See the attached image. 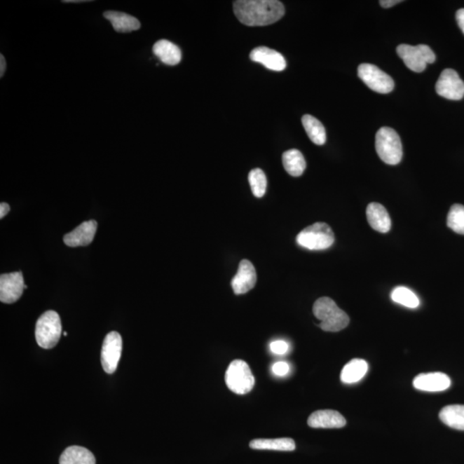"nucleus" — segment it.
Here are the masks:
<instances>
[{
  "instance_id": "obj_29",
  "label": "nucleus",
  "mask_w": 464,
  "mask_h": 464,
  "mask_svg": "<svg viewBox=\"0 0 464 464\" xmlns=\"http://www.w3.org/2000/svg\"><path fill=\"white\" fill-rule=\"evenodd\" d=\"M270 350L276 355H284L288 352L289 345L287 341L278 340L270 344Z\"/></svg>"
},
{
  "instance_id": "obj_28",
  "label": "nucleus",
  "mask_w": 464,
  "mask_h": 464,
  "mask_svg": "<svg viewBox=\"0 0 464 464\" xmlns=\"http://www.w3.org/2000/svg\"><path fill=\"white\" fill-rule=\"evenodd\" d=\"M249 182L253 195L257 198H261L267 190V177L261 169H254L249 174Z\"/></svg>"
},
{
  "instance_id": "obj_2",
  "label": "nucleus",
  "mask_w": 464,
  "mask_h": 464,
  "mask_svg": "<svg viewBox=\"0 0 464 464\" xmlns=\"http://www.w3.org/2000/svg\"><path fill=\"white\" fill-rule=\"evenodd\" d=\"M313 313L320 321L319 327L326 332H339L349 325L348 314L340 309L333 299L327 296H323L315 302Z\"/></svg>"
},
{
  "instance_id": "obj_22",
  "label": "nucleus",
  "mask_w": 464,
  "mask_h": 464,
  "mask_svg": "<svg viewBox=\"0 0 464 464\" xmlns=\"http://www.w3.org/2000/svg\"><path fill=\"white\" fill-rule=\"evenodd\" d=\"M367 371L368 364L366 360H352L342 369L341 374V382L347 384L359 382L367 374Z\"/></svg>"
},
{
  "instance_id": "obj_31",
  "label": "nucleus",
  "mask_w": 464,
  "mask_h": 464,
  "mask_svg": "<svg viewBox=\"0 0 464 464\" xmlns=\"http://www.w3.org/2000/svg\"><path fill=\"white\" fill-rule=\"evenodd\" d=\"M456 22L459 28L461 29L463 33L464 34V9H460L456 11Z\"/></svg>"
},
{
  "instance_id": "obj_34",
  "label": "nucleus",
  "mask_w": 464,
  "mask_h": 464,
  "mask_svg": "<svg viewBox=\"0 0 464 464\" xmlns=\"http://www.w3.org/2000/svg\"><path fill=\"white\" fill-rule=\"evenodd\" d=\"M6 70V62L5 57L3 55H0V77H3Z\"/></svg>"
},
{
  "instance_id": "obj_11",
  "label": "nucleus",
  "mask_w": 464,
  "mask_h": 464,
  "mask_svg": "<svg viewBox=\"0 0 464 464\" xmlns=\"http://www.w3.org/2000/svg\"><path fill=\"white\" fill-rule=\"evenodd\" d=\"M25 280L21 272L5 273L0 276V301L13 303L21 298L25 290Z\"/></svg>"
},
{
  "instance_id": "obj_18",
  "label": "nucleus",
  "mask_w": 464,
  "mask_h": 464,
  "mask_svg": "<svg viewBox=\"0 0 464 464\" xmlns=\"http://www.w3.org/2000/svg\"><path fill=\"white\" fill-rule=\"evenodd\" d=\"M153 54L157 56L163 64L168 66H176L182 60L181 49L176 44L170 41L161 40L153 46Z\"/></svg>"
},
{
  "instance_id": "obj_25",
  "label": "nucleus",
  "mask_w": 464,
  "mask_h": 464,
  "mask_svg": "<svg viewBox=\"0 0 464 464\" xmlns=\"http://www.w3.org/2000/svg\"><path fill=\"white\" fill-rule=\"evenodd\" d=\"M302 123L311 142L318 146H322L325 144L326 131L320 121L313 116L306 115L302 118Z\"/></svg>"
},
{
  "instance_id": "obj_13",
  "label": "nucleus",
  "mask_w": 464,
  "mask_h": 464,
  "mask_svg": "<svg viewBox=\"0 0 464 464\" xmlns=\"http://www.w3.org/2000/svg\"><path fill=\"white\" fill-rule=\"evenodd\" d=\"M451 379L442 372H432L422 374L414 379V387L416 390L427 391V393H439L451 386Z\"/></svg>"
},
{
  "instance_id": "obj_4",
  "label": "nucleus",
  "mask_w": 464,
  "mask_h": 464,
  "mask_svg": "<svg viewBox=\"0 0 464 464\" xmlns=\"http://www.w3.org/2000/svg\"><path fill=\"white\" fill-rule=\"evenodd\" d=\"M299 245L310 250H323L330 248L334 243V234L329 224L315 223L299 232L296 236Z\"/></svg>"
},
{
  "instance_id": "obj_20",
  "label": "nucleus",
  "mask_w": 464,
  "mask_h": 464,
  "mask_svg": "<svg viewBox=\"0 0 464 464\" xmlns=\"http://www.w3.org/2000/svg\"><path fill=\"white\" fill-rule=\"evenodd\" d=\"M60 464H96V458L88 449L74 446L63 451Z\"/></svg>"
},
{
  "instance_id": "obj_8",
  "label": "nucleus",
  "mask_w": 464,
  "mask_h": 464,
  "mask_svg": "<svg viewBox=\"0 0 464 464\" xmlns=\"http://www.w3.org/2000/svg\"><path fill=\"white\" fill-rule=\"evenodd\" d=\"M357 75L371 90L376 93L387 94L393 90L395 83L390 76L371 64H361L357 68Z\"/></svg>"
},
{
  "instance_id": "obj_24",
  "label": "nucleus",
  "mask_w": 464,
  "mask_h": 464,
  "mask_svg": "<svg viewBox=\"0 0 464 464\" xmlns=\"http://www.w3.org/2000/svg\"><path fill=\"white\" fill-rule=\"evenodd\" d=\"M282 162L285 170L292 177L302 176L306 168V161L299 150L292 149L284 152Z\"/></svg>"
},
{
  "instance_id": "obj_12",
  "label": "nucleus",
  "mask_w": 464,
  "mask_h": 464,
  "mask_svg": "<svg viewBox=\"0 0 464 464\" xmlns=\"http://www.w3.org/2000/svg\"><path fill=\"white\" fill-rule=\"evenodd\" d=\"M257 280L256 268L248 260H243L239 264L237 275L231 280L235 294H247L256 286Z\"/></svg>"
},
{
  "instance_id": "obj_14",
  "label": "nucleus",
  "mask_w": 464,
  "mask_h": 464,
  "mask_svg": "<svg viewBox=\"0 0 464 464\" xmlns=\"http://www.w3.org/2000/svg\"><path fill=\"white\" fill-rule=\"evenodd\" d=\"M97 229L96 220H89L79 224L74 231L64 237L66 245L72 247L87 246L93 243Z\"/></svg>"
},
{
  "instance_id": "obj_36",
  "label": "nucleus",
  "mask_w": 464,
  "mask_h": 464,
  "mask_svg": "<svg viewBox=\"0 0 464 464\" xmlns=\"http://www.w3.org/2000/svg\"><path fill=\"white\" fill-rule=\"evenodd\" d=\"M27 288H28V286H26V285H25V289H27Z\"/></svg>"
},
{
  "instance_id": "obj_27",
  "label": "nucleus",
  "mask_w": 464,
  "mask_h": 464,
  "mask_svg": "<svg viewBox=\"0 0 464 464\" xmlns=\"http://www.w3.org/2000/svg\"><path fill=\"white\" fill-rule=\"evenodd\" d=\"M447 226L456 233L464 235V205H452L447 216Z\"/></svg>"
},
{
  "instance_id": "obj_1",
  "label": "nucleus",
  "mask_w": 464,
  "mask_h": 464,
  "mask_svg": "<svg viewBox=\"0 0 464 464\" xmlns=\"http://www.w3.org/2000/svg\"><path fill=\"white\" fill-rule=\"evenodd\" d=\"M233 10L238 20L251 27L275 24L286 11L277 0H238L233 3Z\"/></svg>"
},
{
  "instance_id": "obj_32",
  "label": "nucleus",
  "mask_w": 464,
  "mask_h": 464,
  "mask_svg": "<svg viewBox=\"0 0 464 464\" xmlns=\"http://www.w3.org/2000/svg\"><path fill=\"white\" fill-rule=\"evenodd\" d=\"M401 2V0H381V1H379L380 5L383 8H390V7L397 5V4Z\"/></svg>"
},
{
  "instance_id": "obj_3",
  "label": "nucleus",
  "mask_w": 464,
  "mask_h": 464,
  "mask_svg": "<svg viewBox=\"0 0 464 464\" xmlns=\"http://www.w3.org/2000/svg\"><path fill=\"white\" fill-rule=\"evenodd\" d=\"M376 151L387 165H398L402 161L403 151L397 132L388 127L380 128L376 135Z\"/></svg>"
},
{
  "instance_id": "obj_26",
  "label": "nucleus",
  "mask_w": 464,
  "mask_h": 464,
  "mask_svg": "<svg viewBox=\"0 0 464 464\" xmlns=\"http://www.w3.org/2000/svg\"><path fill=\"white\" fill-rule=\"evenodd\" d=\"M391 299L395 303L402 304V306L416 309L420 306V299L414 294V292L405 287H397L391 292Z\"/></svg>"
},
{
  "instance_id": "obj_7",
  "label": "nucleus",
  "mask_w": 464,
  "mask_h": 464,
  "mask_svg": "<svg viewBox=\"0 0 464 464\" xmlns=\"http://www.w3.org/2000/svg\"><path fill=\"white\" fill-rule=\"evenodd\" d=\"M397 55L411 71H423L428 64L435 62V53L428 45L421 44L411 46L408 44L399 45L397 48Z\"/></svg>"
},
{
  "instance_id": "obj_9",
  "label": "nucleus",
  "mask_w": 464,
  "mask_h": 464,
  "mask_svg": "<svg viewBox=\"0 0 464 464\" xmlns=\"http://www.w3.org/2000/svg\"><path fill=\"white\" fill-rule=\"evenodd\" d=\"M123 350V339L116 331L106 336L102 343L101 360L102 366L106 374H112L116 371Z\"/></svg>"
},
{
  "instance_id": "obj_35",
  "label": "nucleus",
  "mask_w": 464,
  "mask_h": 464,
  "mask_svg": "<svg viewBox=\"0 0 464 464\" xmlns=\"http://www.w3.org/2000/svg\"><path fill=\"white\" fill-rule=\"evenodd\" d=\"M67 334H68L67 332H64V336H67Z\"/></svg>"
},
{
  "instance_id": "obj_17",
  "label": "nucleus",
  "mask_w": 464,
  "mask_h": 464,
  "mask_svg": "<svg viewBox=\"0 0 464 464\" xmlns=\"http://www.w3.org/2000/svg\"><path fill=\"white\" fill-rule=\"evenodd\" d=\"M367 217L372 229L381 233H387L391 229V219L383 205L372 203L367 208Z\"/></svg>"
},
{
  "instance_id": "obj_19",
  "label": "nucleus",
  "mask_w": 464,
  "mask_h": 464,
  "mask_svg": "<svg viewBox=\"0 0 464 464\" xmlns=\"http://www.w3.org/2000/svg\"><path fill=\"white\" fill-rule=\"evenodd\" d=\"M104 18L111 22L116 32L129 33L140 28L138 19L127 13L109 11L104 13Z\"/></svg>"
},
{
  "instance_id": "obj_10",
  "label": "nucleus",
  "mask_w": 464,
  "mask_h": 464,
  "mask_svg": "<svg viewBox=\"0 0 464 464\" xmlns=\"http://www.w3.org/2000/svg\"><path fill=\"white\" fill-rule=\"evenodd\" d=\"M436 91L440 97L449 100H461L464 97V82L455 70L446 69L436 83Z\"/></svg>"
},
{
  "instance_id": "obj_6",
  "label": "nucleus",
  "mask_w": 464,
  "mask_h": 464,
  "mask_svg": "<svg viewBox=\"0 0 464 464\" xmlns=\"http://www.w3.org/2000/svg\"><path fill=\"white\" fill-rule=\"evenodd\" d=\"M226 382L232 393L245 395L252 390L254 378L249 364L245 361L236 360L232 361L227 369Z\"/></svg>"
},
{
  "instance_id": "obj_5",
  "label": "nucleus",
  "mask_w": 464,
  "mask_h": 464,
  "mask_svg": "<svg viewBox=\"0 0 464 464\" xmlns=\"http://www.w3.org/2000/svg\"><path fill=\"white\" fill-rule=\"evenodd\" d=\"M62 321L58 313L48 311L38 319L36 339L38 345L45 349L55 348L62 336Z\"/></svg>"
},
{
  "instance_id": "obj_30",
  "label": "nucleus",
  "mask_w": 464,
  "mask_h": 464,
  "mask_svg": "<svg viewBox=\"0 0 464 464\" xmlns=\"http://www.w3.org/2000/svg\"><path fill=\"white\" fill-rule=\"evenodd\" d=\"M290 371V367L287 362L284 361H279L272 367V372L277 376H287Z\"/></svg>"
},
{
  "instance_id": "obj_15",
  "label": "nucleus",
  "mask_w": 464,
  "mask_h": 464,
  "mask_svg": "<svg viewBox=\"0 0 464 464\" xmlns=\"http://www.w3.org/2000/svg\"><path fill=\"white\" fill-rule=\"evenodd\" d=\"M250 60L252 62L264 64L268 69L281 71L286 69L287 62L279 52L266 47L254 48L250 53Z\"/></svg>"
},
{
  "instance_id": "obj_33",
  "label": "nucleus",
  "mask_w": 464,
  "mask_h": 464,
  "mask_svg": "<svg viewBox=\"0 0 464 464\" xmlns=\"http://www.w3.org/2000/svg\"><path fill=\"white\" fill-rule=\"evenodd\" d=\"M10 205L7 203L0 204V219H3L10 212Z\"/></svg>"
},
{
  "instance_id": "obj_21",
  "label": "nucleus",
  "mask_w": 464,
  "mask_h": 464,
  "mask_svg": "<svg viewBox=\"0 0 464 464\" xmlns=\"http://www.w3.org/2000/svg\"><path fill=\"white\" fill-rule=\"evenodd\" d=\"M250 446L254 450L292 451L296 449L294 440L290 437L281 439H254L250 443Z\"/></svg>"
},
{
  "instance_id": "obj_23",
  "label": "nucleus",
  "mask_w": 464,
  "mask_h": 464,
  "mask_svg": "<svg viewBox=\"0 0 464 464\" xmlns=\"http://www.w3.org/2000/svg\"><path fill=\"white\" fill-rule=\"evenodd\" d=\"M439 419L453 429L464 431V405H449L440 411Z\"/></svg>"
},
{
  "instance_id": "obj_16",
  "label": "nucleus",
  "mask_w": 464,
  "mask_h": 464,
  "mask_svg": "<svg viewBox=\"0 0 464 464\" xmlns=\"http://www.w3.org/2000/svg\"><path fill=\"white\" fill-rule=\"evenodd\" d=\"M346 419L334 410H318L311 414L308 425L313 428H341L345 427Z\"/></svg>"
}]
</instances>
